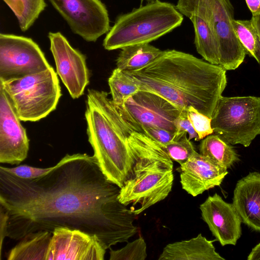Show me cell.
<instances>
[{
    "label": "cell",
    "instance_id": "17",
    "mask_svg": "<svg viewBox=\"0 0 260 260\" xmlns=\"http://www.w3.org/2000/svg\"><path fill=\"white\" fill-rule=\"evenodd\" d=\"M242 221L260 232V173L250 172L239 180L235 188L232 203Z\"/></svg>",
    "mask_w": 260,
    "mask_h": 260
},
{
    "label": "cell",
    "instance_id": "31",
    "mask_svg": "<svg viewBox=\"0 0 260 260\" xmlns=\"http://www.w3.org/2000/svg\"><path fill=\"white\" fill-rule=\"evenodd\" d=\"M9 215L7 212L0 207V258L1 259L2 246L4 239L7 237V229Z\"/></svg>",
    "mask_w": 260,
    "mask_h": 260
},
{
    "label": "cell",
    "instance_id": "28",
    "mask_svg": "<svg viewBox=\"0 0 260 260\" xmlns=\"http://www.w3.org/2000/svg\"><path fill=\"white\" fill-rule=\"evenodd\" d=\"M187 117L198 135L199 140L213 133L211 118L199 112L193 107L187 109Z\"/></svg>",
    "mask_w": 260,
    "mask_h": 260
},
{
    "label": "cell",
    "instance_id": "26",
    "mask_svg": "<svg viewBox=\"0 0 260 260\" xmlns=\"http://www.w3.org/2000/svg\"><path fill=\"white\" fill-rule=\"evenodd\" d=\"M161 146L169 157L180 165L186 162L196 151L192 143L187 137V133L179 139Z\"/></svg>",
    "mask_w": 260,
    "mask_h": 260
},
{
    "label": "cell",
    "instance_id": "2",
    "mask_svg": "<svg viewBox=\"0 0 260 260\" xmlns=\"http://www.w3.org/2000/svg\"><path fill=\"white\" fill-rule=\"evenodd\" d=\"M226 70L174 49L161 54L145 67L132 72L140 90L163 97L181 111L193 107L211 118L226 87Z\"/></svg>",
    "mask_w": 260,
    "mask_h": 260
},
{
    "label": "cell",
    "instance_id": "15",
    "mask_svg": "<svg viewBox=\"0 0 260 260\" xmlns=\"http://www.w3.org/2000/svg\"><path fill=\"white\" fill-rule=\"evenodd\" d=\"M203 220L222 246L236 245L242 234V220L233 204L215 193L200 206Z\"/></svg>",
    "mask_w": 260,
    "mask_h": 260
},
{
    "label": "cell",
    "instance_id": "8",
    "mask_svg": "<svg viewBox=\"0 0 260 260\" xmlns=\"http://www.w3.org/2000/svg\"><path fill=\"white\" fill-rule=\"evenodd\" d=\"M213 133L231 145L248 147L260 135V96H221L211 118Z\"/></svg>",
    "mask_w": 260,
    "mask_h": 260
},
{
    "label": "cell",
    "instance_id": "18",
    "mask_svg": "<svg viewBox=\"0 0 260 260\" xmlns=\"http://www.w3.org/2000/svg\"><path fill=\"white\" fill-rule=\"evenodd\" d=\"M199 234L188 240L170 243L163 249L158 260H225L215 251L213 242Z\"/></svg>",
    "mask_w": 260,
    "mask_h": 260
},
{
    "label": "cell",
    "instance_id": "5",
    "mask_svg": "<svg viewBox=\"0 0 260 260\" xmlns=\"http://www.w3.org/2000/svg\"><path fill=\"white\" fill-rule=\"evenodd\" d=\"M183 19V15L171 3L159 0L146 3L117 17L103 46L113 50L149 43L181 25Z\"/></svg>",
    "mask_w": 260,
    "mask_h": 260
},
{
    "label": "cell",
    "instance_id": "11",
    "mask_svg": "<svg viewBox=\"0 0 260 260\" xmlns=\"http://www.w3.org/2000/svg\"><path fill=\"white\" fill-rule=\"evenodd\" d=\"M72 31L95 42L110 29L108 12L100 0H49Z\"/></svg>",
    "mask_w": 260,
    "mask_h": 260
},
{
    "label": "cell",
    "instance_id": "35",
    "mask_svg": "<svg viewBox=\"0 0 260 260\" xmlns=\"http://www.w3.org/2000/svg\"><path fill=\"white\" fill-rule=\"evenodd\" d=\"M156 0H140L141 4H142L144 2H146V3H151Z\"/></svg>",
    "mask_w": 260,
    "mask_h": 260
},
{
    "label": "cell",
    "instance_id": "4",
    "mask_svg": "<svg viewBox=\"0 0 260 260\" xmlns=\"http://www.w3.org/2000/svg\"><path fill=\"white\" fill-rule=\"evenodd\" d=\"M127 139L134 163L118 199L126 206L140 205L132 211L138 215L168 196L173 184V162L161 145L144 133L131 128Z\"/></svg>",
    "mask_w": 260,
    "mask_h": 260
},
{
    "label": "cell",
    "instance_id": "7",
    "mask_svg": "<svg viewBox=\"0 0 260 260\" xmlns=\"http://www.w3.org/2000/svg\"><path fill=\"white\" fill-rule=\"evenodd\" d=\"M176 8L188 18L196 15L208 22L218 45L220 66L234 70L242 64L246 52L233 27L230 0H178Z\"/></svg>",
    "mask_w": 260,
    "mask_h": 260
},
{
    "label": "cell",
    "instance_id": "3",
    "mask_svg": "<svg viewBox=\"0 0 260 260\" xmlns=\"http://www.w3.org/2000/svg\"><path fill=\"white\" fill-rule=\"evenodd\" d=\"M108 95L104 91L88 89L85 113L87 134L101 171L109 181L121 188L134 163L127 139L131 127Z\"/></svg>",
    "mask_w": 260,
    "mask_h": 260
},
{
    "label": "cell",
    "instance_id": "25",
    "mask_svg": "<svg viewBox=\"0 0 260 260\" xmlns=\"http://www.w3.org/2000/svg\"><path fill=\"white\" fill-rule=\"evenodd\" d=\"M233 25L246 54L252 56L260 65V40L252 20L234 19Z\"/></svg>",
    "mask_w": 260,
    "mask_h": 260
},
{
    "label": "cell",
    "instance_id": "16",
    "mask_svg": "<svg viewBox=\"0 0 260 260\" xmlns=\"http://www.w3.org/2000/svg\"><path fill=\"white\" fill-rule=\"evenodd\" d=\"M177 170L182 188L193 197L219 186L228 174L227 170L197 151Z\"/></svg>",
    "mask_w": 260,
    "mask_h": 260
},
{
    "label": "cell",
    "instance_id": "1",
    "mask_svg": "<svg viewBox=\"0 0 260 260\" xmlns=\"http://www.w3.org/2000/svg\"><path fill=\"white\" fill-rule=\"evenodd\" d=\"M120 188L109 181L95 158L67 154L48 174L18 177L0 169V207L8 213L7 237L58 227L96 235L106 249L135 235L137 215L118 199Z\"/></svg>",
    "mask_w": 260,
    "mask_h": 260
},
{
    "label": "cell",
    "instance_id": "23",
    "mask_svg": "<svg viewBox=\"0 0 260 260\" xmlns=\"http://www.w3.org/2000/svg\"><path fill=\"white\" fill-rule=\"evenodd\" d=\"M17 17L23 31L28 30L45 9L44 0H3Z\"/></svg>",
    "mask_w": 260,
    "mask_h": 260
},
{
    "label": "cell",
    "instance_id": "12",
    "mask_svg": "<svg viewBox=\"0 0 260 260\" xmlns=\"http://www.w3.org/2000/svg\"><path fill=\"white\" fill-rule=\"evenodd\" d=\"M48 38L56 73L71 97L78 99L84 94L89 82V72L86 57L74 48L60 32H50Z\"/></svg>",
    "mask_w": 260,
    "mask_h": 260
},
{
    "label": "cell",
    "instance_id": "34",
    "mask_svg": "<svg viewBox=\"0 0 260 260\" xmlns=\"http://www.w3.org/2000/svg\"><path fill=\"white\" fill-rule=\"evenodd\" d=\"M260 40V14L252 15L251 19Z\"/></svg>",
    "mask_w": 260,
    "mask_h": 260
},
{
    "label": "cell",
    "instance_id": "9",
    "mask_svg": "<svg viewBox=\"0 0 260 260\" xmlns=\"http://www.w3.org/2000/svg\"><path fill=\"white\" fill-rule=\"evenodd\" d=\"M114 106L134 131L142 133L144 127H155L176 133L175 122L181 110L155 93L140 90L122 105Z\"/></svg>",
    "mask_w": 260,
    "mask_h": 260
},
{
    "label": "cell",
    "instance_id": "10",
    "mask_svg": "<svg viewBox=\"0 0 260 260\" xmlns=\"http://www.w3.org/2000/svg\"><path fill=\"white\" fill-rule=\"evenodd\" d=\"M51 67L44 53L31 38L0 34V80L21 78Z\"/></svg>",
    "mask_w": 260,
    "mask_h": 260
},
{
    "label": "cell",
    "instance_id": "22",
    "mask_svg": "<svg viewBox=\"0 0 260 260\" xmlns=\"http://www.w3.org/2000/svg\"><path fill=\"white\" fill-rule=\"evenodd\" d=\"M189 19L194 29V44L197 52L207 62L219 65L218 45L209 24L196 15L191 16Z\"/></svg>",
    "mask_w": 260,
    "mask_h": 260
},
{
    "label": "cell",
    "instance_id": "24",
    "mask_svg": "<svg viewBox=\"0 0 260 260\" xmlns=\"http://www.w3.org/2000/svg\"><path fill=\"white\" fill-rule=\"evenodd\" d=\"M112 102L121 105L129 97L140 90L134 80L118 68L114 69L108 79Z\"/></svg>",
    "mask_w": 260,
    "mask_h": 260
},
{
    "label": "cell",
    "instance_id": "27",
    "mask_svg": "<svg viewBox=\"0 0 260 260\" xmlns=\"http://www.w3.org/2000/svg\"><path fill=\"white\" fill-rule=\"evenodd\" d=\"M109 249L110 260H144L147 256L146 244L142 237L127 243L120 249Z\"/></svg>",
    "mask_w": 260,
    "mask_h": 260
},
{
    "label": "cell",
    "instance_id": "29",
    "mask_svg": "<svg viewBox=\"0 0 260 260\" xmlns=\"http://www.w3.org/2000/svg\"><path fill=\"white\" fill-rule=\"evenodd\" d=\"M142 133L147 135L161 145H165L173 141L178 140L186 133L179 135L176 133L155 127H144L142 130Z\"/></svg>",
    "mask_w": 260,
    "mask_h": 260
},
{
    "label": "cell",
    "instance_id": "32",
    "mask_svg": "<svg viewBox=\"0 0 260 260\" xmlns=\"http://www.w3.org/2000/svg\"><path fill=\"white\" fill-rule=\"evenodd\" d=\"M252 15L260 14V0H245Z\"/></svg>",
    "mask_w": 260,
    "mask_h": 260
},
{
    "label": "cell",
    "instance_id": "21",
    "mask_svg": "<svg viewBox=\"0 0 260 260\" xmlns=\"http://www.w3.org/2000/svg\"><path fill=\"white\" fill-rule=\"evenodd\" d=\"M199 151L201 154L225 170L240 160L239 155L231 144L215 134L202 140Z\"/></svg>",
    "mask_w": 260,
    "mask_h": 260
},
{
    "label": "cell",
    "instance_id": "33",
    "mask_svg": "<svg viewBox=\"0 0 260 260\" xmlns=\"http://www.w3.org/2000/svg\"><path fill=\"white\" fill-rule=\"evenodd\" d=\"M248 260L260 259V243L257 244L253 249L247 257Z\"/></svg>",
    "mask_w": 260,
    "mask_h": 260
},
{
    "label": "cell",
    "instance_id": "20",
    "mask_svg": "<svg viewBox=\"0 0 260 260\" xmlns=\"http://www.w3.org/2000/svg\"><path fill=\"white\" fill-rule=\"evenodd\" d=\"M121 49L116 59V67L124 72H132L143 69L162 52L149 43L129 45Z\"/></svg>",
    "mask_w": 260,
    "mask_h": 260
},
{
    "label": "cell",
    "instance_id": "13",
    "mask_svg": "<svg viewBox=\"0 0 260 260\" xmlns=\"http://www.w3.org/2000/svg\"><path fill=\"white\" fill-rule=\"evenodd\" d=\"M106 249L96 235L58 227L52 232L46 260H104Z\"/></svg>",
    "mask_w": 260,
    "mask_h": 260
},
{
    "label": "cell",
    "instance_id": "14",
    "mask_svg": "<svg viewBox=\"0 0 260 260\" xmlns=\"http://www.w3.org/2000/svg\"><path fill=\"white\" fill-rule=\"evenodd\" d=\"M8 95L0 86V162L19 165L27 156L29 139Z\"/></svg>",
    "mask_w": 260,
    "mask_h": 260
},
{
    "label": "cell",
    "instance_id": "19",
    "mask_svg": "<svg viewBox=\"0 0 260 260\" xmlns=\"http://www.w3.org/2000/svg\"><path fill=\"white\" fill-rule=\"evenodd\" d=\"M52 236L45 231L28 234L10 250L8 260H46Z\"/></svg>",
    "mask_w": 260,
    "mask_h": 260
},
{
    "label": "cell",
    "instance_id": "30",
    "mask_svg": "<svg viewBox=\"0 0 260 260\" xmlns=\"http://www.w3.org/2000/svg\"><path fill=\"white\" fill-rule=\"evenodd\" d=\"M175 125L176 134L178 135L187 133L188 134L189 140L194 139L196 141H200L198 135L188 118L187 110H182L180 111L179 116L175 120Z\"/></svg>",
    "mask_w": 260,
    "mask_h": 260
},
{
    "label": "cell",
    "instance_id": "6",
    "mask_svg": "<svg viewBox=\"0 0 260 260\" xmlns=\"http://www.w3.org/2000/svg\"><path fill=\"white\" fill-rule=\"evenodd\" d=\"M56 73L50 67L21 78L0 80L21 121H37L55 110L61 96Z\"/></svg>",
    "mask_w": 260,
    "mask_h": 260
}]
</instances>
